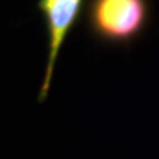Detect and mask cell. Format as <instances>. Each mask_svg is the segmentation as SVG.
I'll return each mask as SVG.
<instances>
[{"label": "cell", "mask_w": 159, "mask_h": 159, "mask_svg": "<svg viewBox=\"0 0 159 159\" xmlns=\"http://www.w3.org/2000/svg\"><path fill=\"white\" fill-rule=\"evenodd\" d=\"M150 19V0H89L84 21L96 41L128 47L146 33Z\"/></svg>", "instance_id": "cell-1"}, {"label": "cell", "mask_w": 159, "mask_h": 159, "mask_svg": "<svg viewBox=\"0 0 159 159\" xmlns=\"http://www.w3.org/2000/svg\"><path fill=\"white\" fill-rule=\"evenodd\" d=\"M84 2L85 0H37V9L43 16L47 33V61L37 97L39 103L47 99L61 49L68 34L78 24Z\"/></svg>", "instance_id": "cell-2"}]
</instances>
